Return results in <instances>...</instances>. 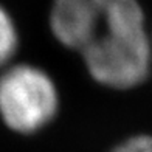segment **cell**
Wrapping results in <instances>:
<instances>
[{"instance_id":"5","label":"cell","mask_w":152,"mask_h":152,"mask_svg":"<svg viewBox=\"0 0 152 152\" xmlns=\"http://www.w3.org/2000/svg\"><path fill=\"white\" fill-rule=\"evenodd\" d=\"M112 152H152V137L138 135L116 146Z\"/></svg>"},{"instance_id":"3","label":"cell","mask_w":152,"mask_h":152,"mask_svg":"<svg viewBox=\"0 0 152 152\" xmlns=\"http://www.w3.org/2000/svg\"><path fill=\"white\" fill-rule=\"evenodd\" d=\"M110 0H53L50 28L59 42L82 51L101 30Z\"/></svg>"},{"instance_id":"4","label":"cell","mask_w":152,"mask_h":152,"mask_svg":"<svg viewBox=\"0 0 152 152\" xmlns=\"http://www.w3.org/2000/svg\"><path fill=\"white\" fill-rule=\"evenodd\" d=\"M19 45L16 25L8 11L0 6V70L12 59Z\"/></svg>"},{"instance_id":"2","label":"cell","mask_w":152,"mask_h":152,"mask_svg":"<svg viewBox=\"0 0 152 152\" xmlns=\"http://www.w3.org/2000/svg\"><path fill=\"white\" fill-rule=\"evenodd\" d=\"M58 106L54 82L40 68L19 64L0 75V116L14 132L40 130L54 118Z\"/></svg>"},{"instance_id":"1","label":"cell","mask_w":152,"mask_h":152,"mask_svg":"<svg viewBox=\"0 0 152 152\" xmlns=\"http://www.w3.org/2000/svg\"><path fill=\"white\" fill-rule=\"evenodd\" d=\"M90 76L112 88H132L152 70V34L137 0H110L101 30L81 51Z\"/></svg>"}]
</instances>
